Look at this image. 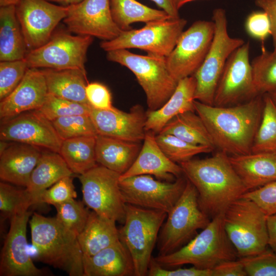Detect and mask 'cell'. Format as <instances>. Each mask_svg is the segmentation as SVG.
Wrapping results in <instances>:
<instances>
[{"mask_svg":"<svg viewBox=\"0 0 276 276\" xmlns=\"http://www.w3.org/2000/svg\"><path fill=\"white\" fill-rule=\"evenodd\" d=\"M50 2H55L62 6H67L78 4L83 0H47Z\"/></svg>","mask_w":276,"mask_h":276,"instance_id":"cell-53","label":"cell"},{"mask_svg":"<svg viewBox=\"0 0 276 276\" xmlns=\"http://www.w3.org/2000/svg\"><path fill=\"white\" fill-rule=\"evenodd\" d=\"M67 6L63 22L70 32L108 41L123 31L112 18L110 0H83Z\"/></svg>","mask_w":276,"mask_h":276,"instance_id":"cell-17","label":"cell"},{"mask_svg":"<svg viewBox=\"0 0 276 276\" xmlns=\"http://www.w3.org/2000/svg\"><path fill=\"white\" fill-rule=\"evenodd\" d=\"M28 64L25 60L1 61L0 100L11 94L24 77Z\"/></svg>","mask_w":276,"mask_h":276,"instance_id":"cell-42","label":"cell"},{"mask_svg":"<svg viewBox=\"0 0 276 276\" xmlns=\"http://www.w3.org/2000/svg\"><path fill=\"white\" fill-rule=\"evenodd\" d=\"M155 139L165 155L179 164L190 160L198 154L210 153L214 150L208 146L190 144L169 134L158 133L155 134Z\"/></svg>","mask_w":276,"mask_h":276,"instance_id":"cell-38","label":"cell"},{"mask_svg":"<svg viewBox=\"0 0 276 276\" xmlns=\"http://www.w3.org/2000/svg\"><path fill=\"white\" fill-rule=\"evenodd\" d=\"M196 84L193 75L179 80L173 94L162 107L155 110H148L145 126L146 132L157 134L177 115L188 111H195Z\"/></svg>","mask_w":276,"mask_h":276,"instance_id":"cell-24","label":"cell"},{"mask_svg":"<svg viewBox=\"0 0 276 276\" xmlns=\"http://www.w3.org/2000/svg\"><path fill=\"white\" fill-rule=\"evenodd\" d=\"M19 0H0V6L15 5Z\"/></svg>","mask_w":276,"mask_h":276,"instance_id":"cell-54","label":"cell"},{"mask_svg":"<svg viewBox=\"0 0 276 276\" xmlns=\"http://www.w3.org/2000/svg\"><path fill=\"white\" fill-rule=\"evenodd\" d=\"M83 276L134 275L132 257L120 241L90 256H83Z\"/></svg>","mask_w":276,"mask_h":276,"instance_id":"cell-25","label":"cell"},{"mask_svg":"<svg viewBox=\"0 0 276 276\" xmlns=\"http://www.w3.org/2000/svg\"><path fill=\"white\" fill-rule=\"evenodd\" d=\"M195 112L203 121L215 148L228 155L251 153L263 108L261 95L235 105L217 106L194 102Z\"/></svg>","mask_w":276,"mask_h":276,"instance_id":"cell-1","label":"cell"},{"mask_svg":"<svg viewBox=\"0 0 276 276\" xmlns=\"http://www.w3.org/2000/svg\"><path fill=\"white\" fill-rule=\"evenodd\" d=\"M258 152H276V104L267 94L251 148V153Z\"/></svg>","mask_w":276,"mask_h":276,"instance_id":"cell-35","label":"cell"},{"mask_svg":"<svg viewBox=\"0 0 276 276\" xmlns=\"http://www.w3.org/2000/svg\"><path fill=\"white\" fill-rule=\"evenodd\" d=\"M249 42H245L229 57L216 89L213 105H234L257 96L249 62Z\"/></svg>","mask_w":276,"mask_h":276,"instance_id":"cell-16","label":"cell"},{"mask_svg":"<svg viewBox=\"0 0 276 276\" xmlns=\"http://www.w3.org/2000/svg\"><path fill=\"white\" fill-rule=\"evenodd\" d=\"M36 204H38L37 200L26 189H18L6 182H1L0 210L4 217L10 219Z\"/></svg>","mask_w":276,"mask_h":276,"instance_id":"cell-37","label":"cell"},{"mask_svg":"<svg viewBox=\"0 0 276 276\" xmlns=\"http://www.w3.org/2000/svg\"><path fill=\"white\" fill-rule=\"evenodd\" d=\"M96 136H83L62 141L59 153L74 174H82L98 165Z\"/></svg>","mask_w":276,"mask_h":276,"instance_id":"cell-34","label":"cell"},{"mask_svg":"<svg viewBox=\"0 0 276 276\" xmlns=\"http://www.w3.org/2000/svg\"><path fill=\"white\" fill-rule=\"evenodd\" d=\"M110 3L112 18L123 31L131 30L133 23L172 18L163 10L151 8L136 0H110Z\"/></svg>","mask_w":276,"mask_h":276,"instance_id":"cell-33","label":"cell"},{"mask_svg":"<svg viewBox=\"0 0 276 276\" xmlns=\"http://www.w3.org/2000/svg\"><path fill=\"white\" fill-rule=\"evenodd\" d=\"M49 94L75 102L90 105L85 88L86 72L77 69L42 70Z\"/></svg>","mask_w":276,"mask_h":276,"instance_id":"cell-28","label":"cell"},{"mask_svg":"<svg viewBox=\"0 0 276 276\" xmlns=\"http://www.w3.org/2000/svg\"><path fill=\"white\" fill-rule=\"evenodd\" d=\"M42 151L33 145L11 142L0 154V178L4 181L26 187L31 174Z\"/></svg>","mask_w":276,"mask_h":276,"instance_id":"cell-23","label":"cell"},{"mask_svg":"<svg viewBox=\"0 0 276 276\" xmlns=\"http://www.w3.org/2000/svg\"><path fill=\"white\" fill-rule=\"evenodd\" d=\"M120 174L97 165L79 175L83 201L98 215L124 223L125 205L120 187Z\"/></svg>","mask_w":276,"mask_h":276,"instance_id":"cell-12","label":"cell"},{"mask_svg":"<svg viewBox=\"0 0 276 276\" xmlns=\"http://www.w3.org/2000/svg\"><path fill=\"white\" fill-rule=\"evenodd\" d=\"M267 94L270 97L273 101L276 104V90Z\"/></svg>","mask_w":276,"mask_h":276,"instance_id":"cell-57","label":"cell"},{"mask_svg":"<svg viewBox=\"0 0 276 276\" xmlns=\"http://www.w3.org/2000/svg\"><path fill=\"white\" fill-rule=\"evenodd\" d=\"M251 65L257 96L276 90V50L268 51L262 46L261 54L254 58Z\"/></svg>","mask_w":276,"mask_h":276,"instance_id":"cell-36","label":"cell"},{"mask_svg":"<svg viewBox=\"0 0 276 276\" xmlns=\"http://www.w3.org/2000/svg\"><path fill=\"white\" fill-rule=\"evenodd\" d=\"M268 246L276 254V214L267 216Z\"/></svg>","mask_w":276,"mask_h":276,"instance_id":"cell-51","label":"cell"},{"mask_svg":"<svg viewBox=\"0 0 276 276\" xmlns=\"http://www.w3.org/2000/svg\"><path fill=\"white\" fill-rule=\"evenodd\" d=\"M241 197L254 201L267 216L276 214V180L248 191Z\"/></svg>","mask_w":276,"mask_h":276,"instance_id":"cell-45","label":"cell"},{"mask_svg":"<svg viewBox=\"0 0 276 276\" xmlns=\"http://www.w3.org/2000/svg\"><path fill=\"white\" fill-rule=\"evenodd\" d=\"M48 94L42 70L29 68L17 86L1 101V119H8L25 112L39 109Z\"/></svg>","mask_w":276,"mask_h":276,"instance_id":"cell-21","label":"cell"},{"mask_svg":"<svg viewBox=\"0 0 276 276\" xmlns=\"http://www.w3.org/2000/svg\"><path fill=\"white\" fill-rule=\"evenodd\" d=\"M0 139L27 144L57 153L62 142L52 122L37 110L2 120Z\"/></svg>","mask_w":276,"mask_h":276,"instance_id":"cell-18","label":"cell"},{"mask_svg":"<svg viewBox=\"0 0 276 276\" xmlns=\"http://www.w3.org/2000/svg\"><path fill=\"white\" fill-rule=\"evenodd\" d=\"M165 11L173 19L179 18L178 10L176 8L174 0H151Z\"/></svg>","mask_w":276,"mask_h":276,"instance_id":"cell-52","label":"cell"},{"mask_svg":"<svg viewBox=\"0 0 276 276\" xmlns=\"http://www.w3.org/2000/svg\"><path fill=\"white\" fill-rule=\"evenodd\" d=\"M30 211L10 219V225L2 249L1 276H43L49 273L37 267L28 252L27 227Z\"/></svg>","mask_w":276,"mask_h":276,"instance_id":"cell-19","label":"cell"},{"mask_svg":"<svg viewBox=\"0 0 276 276\" xmlns=\"http://www.w3.org/2000/svg\"><path fill=\"white\" fill-rule=\"evenodd\" d=\"M108 61L125 66L135 75L146 97L149 110L162 107L175 91L178 82L169 71L166 57L141 55L119 49L107 52Z\"/></svg>","mask_w":276,"mask_h":276,"instance_id":"cell-7","label":"cell"},{"mask_svg":"<svg viewBox=\"0 0 276 276\" xmlns=\"http://www.w3.org/2000/svg\"><path fill=\"white\" fill-rule=\"evenodd\" d=\"M179 165L183 175L197 191L200 210L211 219L248 191L224 152L219 151L211 157L191 159Z\"/></svg>","mask_w":276,"mask_h":276,"instance_id":"cell-2","label":"cell"},{"mask_svg":"<svg viewBox=\"0 0 276 276\" xmlns=\"http://www.w3.org/2000/svg\"><path fill=\"white\" fill-rule=\"evenodd\" d=\"M212 20L215 31L211 45L202 63L193 75L196 83L195 100L211 105H213L216 89L227 59L245 43L241 38L228 35L224 10L215 9Z\"/></svg>","mask_w":276,"mask_h":276,"instance_id":"cell-9","label":"cell"},{"mask_svg":"<svg viewBox=\"0 0 276 276\" xmlns=\"http://www.w3.org/2000/svg\"><path fill=\"white\" fill-rule=\"evenodd\" d=\"M183 18L150 21L139 29L123 31L116 38L102 41L105 51L139 49L148 54L167 57L175 48L187 24Z\"/></svg>","mask_w":276,"mask_h":276,"instance_id":"cell-10","label":"cell"},{"mask_svg":"<svg viewBox=\"0 0 276 276\" xmlns=\"http://www.w3.org/2000/svg\"><path fill=\"white\" fill-rule=\"evenodd\" d=\"M93 41L90 36L54 32L46 43L29 51L25 60L29 68L77 69L86 72V55Z\"/></svg>","mask_w":276,"mask_h":276,"instance_id":"cell-11","label":"cell"},{"mask_svg":"<svg viewBox=\"0 0 276 276\" xmlns=\"http://www.w3.org/2000/svg\"><path fill=\"white\" fill-rule=\"evenodd\" d=\"M211 219L200 209L198 193L187 179L180 197L167 214L158 237V255L172 253L182 247L195 236L199 229H203Z\"/></svg>","mask_w":276,"mask_h":276,"instance_id":"cell-8","label":"cell"},{"mask_svg":"<svg viewBox=\"0 0 276 276\" xmlns=\"http://www.w3.org/2000/svg\"><path fill=\"white\" fill-rule=\"evenodd\" d=\"M195 111H188L177 115L166 124L159 133L174 135L193 145L214 149L203 121Z\"/></svg>","mask_w":276,"mask_h":276,"instance_id":"cell-32","label":"cell"},{"mask_svg":"<svg viewBox=\"0 0 276 276\" xmlns=\"http://www.w3.org/2000/svg\"><path fill=\"white\" fill-rule=\"evenodd\" d=\"M125 213L124 224L119 229L120 241L132 257L134 276L147 275L152 253L167 213L127 203Z\"/></svg>","mask_w":276,"mask_h":276,"instance_id":"cell-5","label":"cell"},{"mask_svg":"<svg viewBox=\"0 0 276 276\" xmlns=\"http://www.w3.org/2000/svg\"><path fill=\"white\" fill-rule=\"evenodd\" d=\"M173 181H162L148 174L120 179L125 203L168 213L182 193L187 183L184 175Z\"/></svg>","mask_w":276,"mask_h":276,"instance_id":"cell-13","label":"cell"},{"mask_svg":"<svg viewBox=\"0 0 276 276\" xmlns=\"http://www.w3.org/2000/svg\"><path fill=\"white\" fill-rule=\"evenodd\" d=\"M54 206L56 218L78 236L84 229L90 212L83 201L72 199Z\"/></svg>","mask_w":276,"mask_h":276,"instance_id":"cell-39","label":"cell"},{"mask_svg":"<svg viewBox=\"0 0 276 276\" xmlns=\"http://www.w3.org/2000/svg\"><path fill=\"white\" fill-rule=\"evenodd\" d=\"M73 174L59 153L50 150L42 151L26 189L40 204L39 196L43 191L62 178L73 176Z\"/></svg>","mask_w":276,"mask_h":276,"instance_id":"cell-29","label":"cell"},{"mask_svg":"<svg viewBox=\"0 0 276 276\" xmlns=\"http://www.w3.org/2000/svg\"><path fill=\"white\" fill-rule=\"evenodd\" d=\"M62 141L83 136H97V130L89 115L76 114L51 121Z\"/></svg>","mask_w":276,"mask_h":276,"instance_id":"cell-40","label":"cell"},{"mask_svg":"<svg viewBox=\"0 0 276 276\" xmlns=\"http://www.w3.org/2000/svg\"><path fill=\"white\" fill-rule=\"evenodd\" d=\"M247 275L276 276V254L267 250L251 256L239 258Z\"/></svg>","mask_w":276,"mask_h":276,"instance_id":"cell-43","label":"cell"},{"mask_svg":"<svg viewBox=\"0 0 276 276\" xmlns=\"http://www.w3.org/2000/svg\"><path fill=\"white\" fill-rule=\"evenodd\" d=\"M257 6L268 15L271 24V36L274 49L276 50V0H255Z\"/></svg>","mask_w":276,"mask_h":276,"instance_id":"cell-50","label":"cell"},{"mask_svg":"<svg viewBox=\"0 0 276 276\" xmlns=\"http://www.w3.org/2000/svg\"><path fill=\"white\" fill-rule=\"evenodd\" d=\"M15 10L29 51L50 40L55 28L66 17L68 6L47 0H19Z\"/></svg>","mask_w":276,"mask_h":276,"instance_id":"cell-15","label":"cell"},{"mask_svg":"<svg viewBox=\"0 0 276 276\" xmlns=\"http://www.w3.org/2000/svg\"><path fill=\"white\" fill-rule=\"evenodd\" d=\"M116 221L94 211L78 240L83 256H90L120 241Z\"/></svg>","mask_w":276,"mask_h":276,"instance_id":"cell-31","label":"cell"},{"mask_svg":"<svg viewBox=\"0 0 276 276\" xmlns=\"http://www.w3.org/2000/svg\"><path fill=\"white\" fill-rule=\"evenodd\" d=\"M267 216L254 201L241 197L223 213L224 228L239 258L255 256L267 249Z\"/></svg>","mask_w":276,"mask_h":276,"instance_id":"cell-6","label":"cell"},{"mask_svg":"<svg viewBox=\"0 0 276 276\" xmlns=\"http://www.w3.org/2000/svg\"><path fill=\"white\" fill-rule=\"evenodd\" d=\"M214 22L198 20L181 34L166 62L172 76L177 81L193 75L204 60L211 45Z\"/></svg>","mask_w":276,"mask_h":276,"instance_id":"cell-14","label":"cell"},{"mask_svg":"<svg viewBox=\"0 0 276 276\" xmlns=\"http://www.w3.org/2000/svg\"><path fill=\"white\" fill-rule=\"evenodd\" d=\"M28 49L18 20L15 5L0 7V61L24 59Z\"/></svg>","mask_w":276,"mask_h":276,"instance_id":"cell-30","label":"cell"},{"mask_svg":"<svg viewBox=\"0 0 276 276\" xmlns=\"http://www.w3.org/2000/svg\"><path fill=\"white\" fill-rule=\"evenodd\" d=\"M87 101L90 106L97 109L113 110L111 93L104 84L99 82L88 83L85 88Z\"/></svg>","mask_w":276,"mask_h":276,"instance_id":"cell-47","label":"cell"},{"mask_svg":"<svg viewBox=\"0 0 276 276\" xmlns=\"http://www.w3.org/2000/svg\"><path fill=\"white\" fill-rule=\"evenodd\" d=\"M89 116L99 135L136 143L144 139L146 112L140 105L132 106L129 112L92 107Z\"/></svg>","mask_w":276,"mask_h":276,"instance_id":"cell-20","label":"cell"},{"mask_svg":"<svg viewBox=\"0 0 276 276\" xmlns=\"http://www.w3.org/2000/svg\"><path fill=\"white\" fill-rule=\"evenodd\" d=\"M244 266L239 259L222 262L211 269V276H246Z\"/></svg>","mask_w":276,"mask_h":276,"instance_id":"cell-49","label":"cell"},{"mask_svg":"<svg viewBox=\"0 0 276 276\" xmlns=\"http://www.w3.org/2000/svg\"><path fill=\"white\" fill-rule=\"evenodd\" d=\"M175 5L176 8L179 10V9L185 4L190 2H192L195 0H174Z\"/></svg>","mask_w":276,"mask_h":276,"instance_id":"cell-55","label":"cell"},{"mask_svg":"<svg viewBox=\"0 0 276 276\" xmlns=\"http://www.w3.org/2000/svg\"><path fill=\"white\" fill-rule=\"evenodd\" d=\"M229 159L248 191L276 180V152L229 155Z\"/></svg>","mask_w":276,"mask_h":276,"instance_id":"cell-26","label":"cell"},{"mask_svg":"<svg viewBox=\"0 0 276 276\" xmlns=\"http://www.w3.org/2000/svg\"><path fill=\"white\" fill-rule=\"evenodd\" d=\"M91 108L90 105L73 102L48 94L44 102L37 110L52 121L59 118L72 115H89Z\"/></svg>","mask_w":276,"mask_h":276,"instance_id":"cell-41","label":"cell"},{"mask_svg":"<svg viewBox=\"0 0 276 276\" xmlns=\"http://www.w3.org/2000/svg\"><path fill=\"white\" fill-rule=\"evenodd\" d=\"M149 276H211V269H201L195 267L169 269L158 264L152 257L148 268Z\"/></svg>","mask_w":276,"mask_h":276,"instance_id":"cell-48","label":"cell"},{"mask_svg":"<svg viewBox=\"0 0 276 276\" xmlns=\"http://www.w3.org/2000/svg\"><path fill=\"white\" fill-rule=\"evenodd\" d=\"M141 149L140 143L98 134L95 153L98 164L122 174L136 158Z\"/></svg>","mask_w":276,"mask_h":276,"instance_id":"cell-27","label":"cell"},{"mask_svg":"<svg viewBox=\"0 0 276 276\" xmlns=\"http://www.w3.org/2000/svg\"><path fill=\"white\" fill-rule=\"evenodd\" d=\"M223 213L213 218L186 245L172 253L158 255L155 261L165 268L191 264L201 269H212L222 262L236 260L237 252L224 228Z\"/></svg>","mask_w":276,"mask_h":276,"instance_id":"cell-4","label":"cell"},{"mask_svg":"<svg viewBox=\"0 0 276 276\" xmlns=\"http://www.w3.org/2000/svg\"><path fill=\"white\" fill-rule=\"evenodd\" d=\"M10 142L1 140L0 142V154L2 153L9 146Z\"/></svg>","mask_w":276,"mask_h":276,"instance_id":"cell-56","label":"cell"},{"mask_svg":"<svg viewBox=\"0 0 276 276\" xmlns=\"http://www.w3.org/2000/svg\"><path fill=\"white\" fill-rule=\"evenodd\" d=\"M72 176H66L43 191L40 195V203L54 206L77 197Z\"/></svg>","mask_w":276,"mask_h":276,"instance_id":"cell-44","label":"cell"},{"mask_svg":"<svg viewBox=\"0 0 276 276\" xmlns=\"http://www.w3.org/2000/svg\"><path fill=\"white\" fill-rule=\"evenodd\" d=\"M141 150L129 169L120 179L148 174L166 181H173L183 176L180 165L169 159L158 145L155 134L146 132Z\"/></svg>","mask_w":276,"mask_h":276,"instance_id":"cell-22","label":"cell"},{"mask_svg":"<svg viewBox=\"0 0 276 276\" xmlns=\"http://www.w3.org/2000/svg\"><path fill=\"white\" fill-rule=\"evenodd\" d=\"M36 259L70 276H83V254L78 236L56 217L34 213L29 221Z\"/></svg>","mask_w":276,"mask_h":276,"instance_id":"cell-3","label":"cell"},{"mask_svg":"<svg viewBox=\"0 0 276 276\" xmlns=\"http://www.w3.org/2000/svg\"><path fill=\"white\" fill-rule=\"evenodd\" d=\"M244 27L249 36L262 42L271 35L270 19L263 11L250 13L245 20Z\"/></svg>","mask_w":276,"mask_h":276,"instance_id":"cell-46","label":"cell"}]
</instances>
